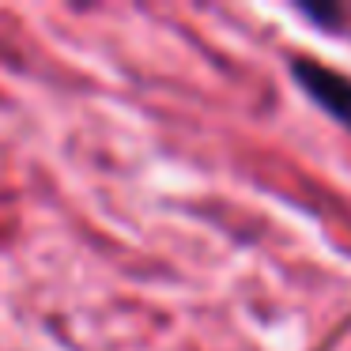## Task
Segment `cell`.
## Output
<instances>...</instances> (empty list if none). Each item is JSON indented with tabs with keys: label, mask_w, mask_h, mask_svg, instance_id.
<instances>
[{
	"label": "cell",
	"mask_w": 351,
	"mask_h": 351,
	"mask_svg": "<svg viewBox=\"0 0 351 351\" xmlns=\"http://www.w3.org/2000/svg\"><path fill=\"white\" fill-rule=\"evenodd\" d=\"M291 72H295L298 87H302L328 117H336L343 129H351V76L328 69L325 61H310V57H298V61L291 64Z\"/></svg>",
	"instance_id": "1"
}]
</instances>
